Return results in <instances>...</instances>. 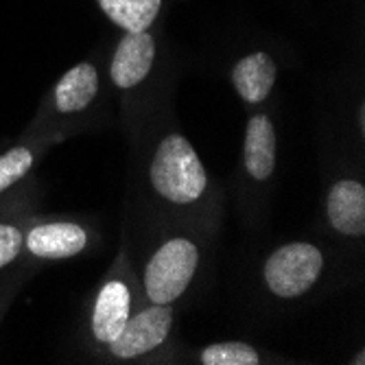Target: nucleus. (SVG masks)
Segmentation results:
<instances>
[{
	"label": "nucleus",
	"mask_w": 365,
	"mask_h": 365,
	"mask_svg": "<svg viewBox=\"0 0 365 365\" xmlns=\"http://www.w3.org/2000/svg\"><path fill=\"white\" fill-rule=\"evenodd\" d=\"M127 145L131 162L125 206L219 235L225 190L182 131L173 96L149 114Z\"/></svg>",
	"instance_id": "f257e3e1"
},
{
	"label": "nucleus",
	"mask_w": 365,
	"mask_h": 365,
	"mask_svg": "<svg viewBox=\"0 0 365 365\" xmlns=\"http://www.w3.org/2000/svg\"><path fill=\"white\" fill-rule=\"evenodd\" d=\"M123 227L145 304L186 307L210 278L219 235L125 206Z\"/></svg>",
	"instance_id": "f03ea898"
},
{
	"label": "nucleus",
	"mask_w": 365,
	"mask_h": 365,
	"mask_svg": "<svg viewBox=\"0 0 365 365\" xmlns=\"http://www.w3.org/2000/svg\"><path fill=\"white\" fill-rule=\"evenodd\" d=\"M112 125V92L96 59L66 71L44 94L24 134H53L61 143Z\"/></svg>",
	"instance_id": "7ed1b4c3"
},
{
	"label": "nucleus",
	"mask_w": 365,
	"mask_h": 365,
	"mask_svg": "<svg viewBox=\"0 0 365 365\" xmlns=\"http://www.w3.org/2000/svg\"><path fill=\"white\" fill-rule=\"evenodd\" d=\"M339 247L322 239H293L260 258L256 280L260 295L276 307H293L333 289L341 274Z\"/></svg>",
	"instance_id": "20e7f679"
},
{
	"label": "nucleus",
	"mask_w": 365,
	"mask_h": 365,
	"mask_svg": "<svg viewBox=\"0 0 365 365\" xmlns=\"http://www.w3.org/2000/svg\"><path fill=\"white\" fill-rule=\"evenodd\" d=\"M108 86L129 143L149 114L173 96L171 81L160 75V42L151 29L123 33L108 61Z\"/></svg>",
	"instance_id": "39448f33"
},
{
	"label": "nucleus",
	"mask_w": 365,
	"mask_h": 365,
	"mask_svg": "<svg viewBox=\"0 0 365 365\" xmlns=\"http://www.w3.org/2000/svg\"><path fill=\"white\" fill-rule=\"evenodd\" d=\"M278 173V129L269 106L250 112L243 129L241 158L232 192L243 225L262 230L269 217V202Z\"/></svg>",
	"instance_id": "423d86ee"
},
{
	"label": "nucleus",
	"mask_w": 365,
	"mask_h": 365,
	"mask_svg": "<svg viewBox=\"0 0 365 365\" xmlns=\"http://www.w3.org/2000/svg\"><path fill=\"white\" fill-rule=\"evenodd\" d=\"M145 304L140 282L131 262L127 232L120 230V243L110 269L92 291L83 322L79 328V348L92 361L108 344H112L129 317Z\"/></svg>",
	"instance_id": "0eeeda50"
},
{
	"label": "nucleus",
	"mask_w": 365,
	"mask_h": 365,
	"mask_svg": "<svg viewBox=\"0 0 365 365\" xmlns=\"http://www.w3.org/2000/svg\"><path fill=\"white\" fill-rule=\"evenodd\" d=\"M180 309L169 304H143L129 317L120 335L92 361L96 363H173L180 341Z\"/></svg>",
	"instance_id": "6e6552de"
},
{
	"label": "nucleus",
	"mask_w": 365,
	"mask_h": 365,
	"mask_svg": "<svg viewBox=\"0 0 365 365\" xmlns=\"http://www.w3.org/2000/svg\"><path fill=\"white\" fill-rule=\"evenodd\" d=\"M103 235L98 221L81 215H31L24 232L22 262L40 269L46 262L81 258L98 252Z\"/></svg>",
	"instance_id": "1a4fd4ad"
},
{
	"label": "nucleus",
	"mask_w": 365,
	"mask_h": 365,
	"mask_svg": "<svg viewBox=\"0 0 365 365\" xmlns=\"http://www.w3.org/2000/svg\"><path fill=\"white\" fill-rule=\"evenodd\" d=\"M322 237L344 254H361L365 243V180L356 164H341L326 180L319 206Z\"/></svg>",
	"instance_id": "9d476101"
},
{
	"label": "nucleus",
	"mask_w": 365,
	"mask_h": 365,
	"mask_svg": "<svg viewBox=\"0 0 365 365\" xmlns=\"http://www.w3.org/2000/svg\"><path fill=\"white\" fill-rule=\"evenodd\" d=\"M42 182L33 173L20 186L0 195V276L22 264L24 232L31 215L40 210Z\"/></svg>",
	"instance_id": "9b49d317"
},
{
	"label": "nucleus",
	"mask_w": 365,
	"mask_h": 365,
	"mask_svg": "<svg viewBox=\"0 0 365 365\" xmlns=\"http://www.w3.org/2000/svg\"><path fill=\"white\" fill-rule=\"evenodd\" d=\"M247 112L269 106L278 83V61L267 51H252L232 63L227 75Z\"/></svg>",
	"instance_id": "f8f14e48"
},
{
	"label": "nucleus",
	"mask_w": 365,
	"mask_h": 365,
	"mask_svg": "<svg viewBox=\"0 0 365 365\" xmlns=\"http://www.w3.org/2000/svg\"><path fill=\"white\" fill-rule=\"evenodd\" d=\"M173 363H195V365H272L291 363V359L280 356L267 348H258L252 341H215L199 348L180 346Z\"/></svg>",
	"instance_id": "ddd939ff"
},
{
	"label": "nucleus",
	"mask_w": 365,
	"mask_h": 365,
	"mask_svg": "<svg viewBox=\"0 0 365 365\" xmlns=\"http://www.w3.org/2000/svg\"><path fill=\"white\" fill-rule=\"evenodd\" d=\"M61 145V140L53 134H20V138L0 151V195L20 186L29 180L40 167L42 158Z\"/></svg>",
	"instance_id": "4468645a"
},
{
	"label": "nucleus",
	"mask_w": 365,
	"mask_h": 365,
	"mask_svg": "<svg viewBox=\"0 0 365 365\" xmlns=\"http://www.w3.org/2000/svg\"><path fill=\"white\" fill-rule=\"evenodd\" d=\"M103 16L123 33H140L153 29L164 0H96Z\"/></svg>",
	"instance_id": "2eb2a0df"
},
{
	"label": "nucleus",
	"mask_w": 365,
	"mask_h": 365,
	"mask_svg": "<svg viewBox=\"0 0 365 365\" xmlns=\"http://www.w3.org/2000/svg\"><path fill=\"white\" fill-rule=\"evenodd\" d=\"M33 274H38V269H33V267H29V264L22 262L20 267H16V269H11V272L0 276V324H3V319H5L11 302L16 300V295L20 293L22 284Z\"/></svg>",
	"instance_id": "dca6fc26"
},
{
	"label": "nucleus",
	"mask_w": 365,
	"mask_h": 365,
	"mask_svg": "<svg viewBox=\"0 0 365 365\" xmlns=\"http://www.w3.org/2000/svg\"><path fill=\"white\" fill-rule=\"evenodd\" d=\"M350 365H365V350L363 348H359L356 350V354L354 356H350V361H348Z\"/></svg>",
	"instance_id": "f3484780"
}]
</instances>
